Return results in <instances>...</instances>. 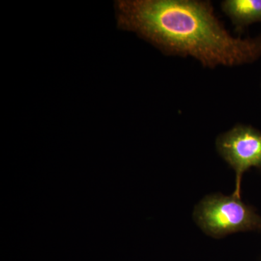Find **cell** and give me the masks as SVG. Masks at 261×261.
<instances>
[{"label": "cell", "mask_w": 261, "mask_h": 261, "mask_svg": "<svg viewBox=\"0 0 261 261\" xmlns=\"http://www.w3.org/2000/svg\"><path fill=\"white\" fill-rule=\"evenodd\" d=\"M115 8L118 28L136 33L166 56L192 57L211 68L261 57V36L233 37L209 1L119 0Z\"/></svg>", "instance_id": "cell-1"}, {"label": "cell", "mask_w": 261, "mask_h": 261, "mask_svg": "<svg viewBox=\"0 0 261 261\" xmlns=\"http://www.w3.org/2000/svg\"><path fill=\"white\" fill-rule=\"evenodd\" d=\"M194 217L202 231L214 238L240 231H261V216L233 195L206 196L196 207Z\"/></svg>", "instance_id": "cell-2"}, {"label": "cell", "mask_w": 261, "mask_h": 261, "mask_svg": "<svg viewBox=\"0 0 261 261\" xmlns=\"http://www.w3.org/2000/svg\"><path fill=\"white\" fill-rule=\"evenodd\" d=\"M216 148L234 170L236 188L232 195L241 198L244 173L251 168H261V132L249 125H236L218 137Z\"/></svg>", "instance_id": "cell-3"}, {"label": "cell", "mask_w": 261, "mask_h": 261, "mask_svg": "<svg viewBox=\"0 0 261 261\" xmlns=\"http://www.w3.org/2000/svg\"><path fill=\"white\" fill-rule=\"evenodd\" d=\"M221 8L240 35L252 24L261 23V0H224Z\"/></svg>", "instance_id": "cell-4"}]
</instances>
